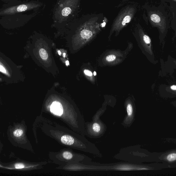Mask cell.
Segmentation results:
<instances>
[{
  "mask_svg": "<svg viewBox=\"0 0 176 176\" xmlns=\"http://www.w3.org/2000/svg\"><path fill=\"white\" fill-rule=\"evenodd\" d=\"M143 8L146 10L148 21L158 30L160 39L163 42L170 28V19L168 12L162 5L157 6L146 3Z\"/></svg>",
  "mask_w": 176,
  "mask_h": 176,
  "instance_id": "6da1fadb",
  "label": "cell"
},
{
  "mask_svg": "<svg viewBox=\"0 0 176 176\" xmlns=\"http://www.w3.org/2000/svg\"><path fill=\"white\" fill-rule=\"evenodd\" d=\"M77 169L84 171H129L149 170L146 167L141 165L125 163L111 164H102L90 162L80 165Z\"/></svg>",
  "mask_w": 176,
  "mask_h": 176,
  "instance_id": "7a4b0ae2",
  "label": "cell"
},
{
  "mask_svg": "<svg viewBox=\"0 0 176 176\" xmlns=\"http://www.w3.org/2000/svg\"><path fill=\"white\" fill-rule=\"evenodd\" d=\"M137 12L136 6L130 5L123 8L113 21L110 35L114 32L116 34L129 23L134 17Z\"/></svg>",
  "mask_w": 176,
  "mask_h": 176,
  "instance_id": "3957f363",
  "label": "cell"
},
{
  "mask_svg": "<svg viewBox=\"0 0 176 176\" xmlns=\"http://www.w3.org/2000/svg\"><path fill=\"white\" fill-rule=\"evenodd\" d=\"M135 32L142 45L143 51L148 59L152 63L155 64L157 63V61L155 60V56L152 47L151 38L144 32L139 23L138 24L136 25Z\"/></svg>",
  "mask_w": 176,
  "mask_h": 176,
  "instance_id": "277c9868",
  "label": "cell"
},
{
  "mask_svg": "<svg viewBox=\"0 0 176 176\" xmlns=\"http://www.w3.org/2000/svg\"><path fill=\"white\" fill-rule=\"evenodd\" d=\"M85 135L92 138H100L106 133L107 127L99 118H95L90 122L85 123Z\"/></svg>",
  "mask_w": 176,
  "mask_h": 176,
  "instance_id": "5b68a950",
  "label": "cell"
},
{
  "mask_svg": "<svg viewBox=\"0 0 176 176\" xmlns=\"http://www.w3.org/2000/svg\"><path fill=\"white\" fill-rule=\"evenodd\" d=\"M39 5L34 3H29L9 7L1 12V15H7L17 13L37 8Z\"/></svg>",
  "mask_w": 176,
  "mask_h": 176,
  "instance_id": "8992f818",
  "label": "cell"
},
{
  "mask_svg": "<svg viewBox=\"0 0 176 176\" xmlns=\"http://www.w3.org/2000/svg\"><path fill=\"white\" fill-rule=\"evenodd\" d=\"M125 106L126 115L122 124L124 127L128 128L132 125L134 120L135 110L133 102L131 100L126 101Z\"/></svg>",
  "mask_w": 176,
  "mask_h": 176,
  "instance_id": "52a82bcc",
  "label": "cell"
},
{
  "mask_svg": "<svg viewBox=\"0 0 176 176\" xmlns=\"http://www.w3.org/2000/svg\"><path fill=\"white\" fill-rule=\"evenodd\" d=\"M79 0H65V5L60 11L62 17H66L72 13L78 6Z\"/></svg>",
  "mask_w": 176,
  "mask_h": 176,
  "instance_id": "ba28073f",
  "label": "cell"
},
{
  "mask_svg": "<svg viewBox=\"0 0 176 176\" xmlns=\"http://www.w3.org/2000/svg\"><path fill=\"white\" fill-rule=\"evenodd\" d=\"M50 110L51 113L58 116L62 115L63 112L61 104L60 102L56 101L53 102L51 104Z\"/></svg>",
  "mask_w": 176,
  "mask_h": 176,
  "instance_id": "9c48e42d",
  "label": "cell"
},
{
  "mask_svg": "<svg viewBox=\"0 0 176 176\" xmlns=\"http://www.w3.org/2000/svg\"><path fill=\"white\" fill-rule=\"evenodd\" d=\"M172 13V17L171 21V26L173 29L176 32V10L170 8Z\"/></svg>",
  "mask_w": 176,
  "mask_h": 176,
  "instance_id": "30bf717a",
  "label": "cell"
},
{
  "mask_svg": "<svg viewBox=\"0 0 176 176\" xmlns=\"http://www.w3.org/2000/svg\"><path fill=\"white\" fill-rule=\"evenodd\" d=\"M166 160L169 162H173L176 161V153H170L166 156Z\"/></svg>",
  "mask_w": 176,
  "mask_h": 176,
  "instance_id": "8fae6325",
  "label": "cell"
},
{
  "mask_svg": "<svg viewBox=\"0 0 176 176\" xmlns=\"http://www.w3.org/2000/svg\"><path fill=\"white\" fill-rule=\"evenodd\" d=\"M39 54L40 57L43 60H46L48 58V54L45 49H41L39 51Z\"/></svg>",
  "mask_w": 176,
  "mask_h": 176,
  "instance_id": "7c38bea8",
  "label": "cell"
},
{
  "mask_svg": "<svg viewBox=\"0 0 176 176\" xmlns=\"http://www.w3.org/2000/svg\"><path fill=\"white\" fill-rule=\"evenodd\" d=\"M164 2L169 3L170 8L176 10V0H161Z\"/></svg>",
  "mask_w": 176,
  "mask_h": 176,
  "instance_id": "4fadbf2b",
  "label": "cell"
},
{
  "mask_svg": "<svg viewBox=\"0 0 176 176\" xmlns=\"http://www.w3.org/2000/svg\"><path fill=\"white\" fill-rule=\"evenodd\" d=\"M116 59V56L114 54H110L106 56L105 60L106 62L111 63L114 62Z\"/></svg>",
  "mask_w": 176,
  "mask_h": 176,
  "instance_id": "5bb4252c",
  "label": "cell"
},
{
  "mask_svg": "<svg viewBox=\"0 0 176 176\" xmlns=\"http://www.w3.org/2000/svg\"><path fill=\"white\" fill-rule=\"evenodd\" d=\"M62 156L64 159L67 160H70L73 158V154L69 151H66L64 152Z\"/></svg>",
  "mask_w": 176,
  "mask_h": 176,
  "instance_id": "9a60e30c",
  "label": "cell"
},
{
  "mask_svg": "<svg viewBox=\"0 0 176 176\" xmlns=\"http://www.w3.org/2000/svg\"><path fill=\"white\" fill-rule=\"evenodd\" d=\"M23 131L22 129H17L14 131L13 135L14 136L16 137H20L23 135Z\"/></svg>",
  "mask_w": 176,
  "mask_h": 176,
  "instance_id": "2e32d148",
  "label": "cell"
},
{
  "mask_svg": "<svg viewBox=\"0 0 176 176\" xmlns=\"http://www.w3.org/2000/svg\"><path fill=\"white\" fill-rule=\"evenodd\" d=\"M14 168L16 169H21L25 167V165L21 163H18L14 165Z\"/></svg>",
  "mask_w": 176,
  "mask_h": 176,
  "instance_id": "e0dca14e",
  "label": "cell"
},
{
  "mask_svg": "<svg viewBox=\"0 0 176 176\" xmlns=\"http://www.w3.org/2000/svg\"><path fill=\"white\" fill-rule=\"evenodd\" d=\"M84 73L86 76H87L91 77L93 76V73L91 71H90L87 69H85L84 70Z\"/></svg>",
  "mask_w": 176,
  "mask_h": 176,
  "instance_id": "ac0fdd59",
  "label": "cell"
},
{
  "mask_svg": "<svg viewBox=\"0 0 176 176\" xmlns=\"http://www.w3.org/2000/svg\"><path fill=\"white\" fill-rule=\"evenodd\" d=\"M170 89L171 90L173 91L176 92V85H172L170 87Z\"/></svg>",
  "mask_w": 176,
  "mask_h": 176,
  "instance_id": "d6986e66",
  "label": "cell"
},
{
  "mask_svg": "<svg viewBox=\"0 0 176 176\" xmlns=\"http://www.w3.org/2000/svg\"><path fill=\"white\" fill-rule=\"evenodd\" d=\"M1 72L3 73H6V69H5V68L3 67V66H2L1 65Z\"/></svg>",
  "mask_w": 176,
  "mask_h": 176,
  "instance_id": "ffe728a7",
  "label": "cell"
},
{
  "mask_svg": "<svg viewBox=\"0 0 176 176\" xmlns=\"http://www.w3.org/2000/svg\"><path fill=\"white\" fill-rule=\"evenodd\" d=\"M66 65L67 66L69 65V62L68 60H67V61L66 62Z\"/></svg>",
  "mask_w": 176,
  "mask_h": 176,
  "instance_id": "44dd1931",
  "label": "cell"
},
{
  "mask_svg": "<svg viewBox=\"0 0 176 176\" xmlns=\"http://www.w3.org/2000/svg\"><path fill=\"white\" fill-rule=\"evenodd\" d=\"M58 52L59 55H61V53L60 51H58Z\"/></svg>",
  "mask_w": 176,
  "mask_h": 176,
  "instance_id": "7402d4cb",
  "label": "cell"
},
{
  "mask_svg": "<svg viewBox=\"0 0 176 176\" xmlns=\"http://www.w3.org/2000/svg\"><path fill=\"white\" fill-rule=\"evenodd\" d=\"M96 72H94V75L95 76H96Z\"/></svg>",
  "mask_w": 176,
  "mask_h": 176,
  "instance_id": "603a6c76",
  "label": "cell"
},
{
  "mask_svg": "<svg viewBox=\"0 0 176 176\" xmlns=\"http://www.w3.org/2000/svg\"><path fill=\"white\" fill-rule=\"evenodd\" d=\"M122 1H128V0H122Z\"/></svg>",
  "mask_w": 176,
  "mask_h": 176,
  "instance_id": "cb8c5ba5",
  "label": "cell"
},
{
  "mask_svg": "<svg viewBox=\"0 0 176 176\" xmlns=\"http://www.w3.org/2000/svg\"><path fill=\"white\" fill-rule=\"evenodd\" d=\"M175 33H176V32H175ZM175 65H176V60H175Z\"/></svg>",
  "mask_w": 176,
  "mask_h": 176,
  "instance_id": "d4e9b609",
  "label": "cell"
},
{
  "mask_svg": "<svg viewBox=\"0 0 176 176\" xmlns=\"http://www.w3.org/2000/svg\"><path fill=\"white\" fill-rule=\"evenodd\" d=\"M63 55H64V56H65V53H64V54H63Z\"/></svg>",
  "mask_w": 176,
  "mask_h": 176,
  "instance_id": "484cf974",
  "label": "cell"
}]
</instances>
